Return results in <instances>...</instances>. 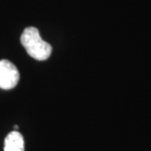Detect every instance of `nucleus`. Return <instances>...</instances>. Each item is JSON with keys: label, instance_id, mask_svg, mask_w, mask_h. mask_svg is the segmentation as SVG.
I'll return each instance as SVG.
<instances>
[{"label": "nucleus", "instance_id": "3", "mask_svg": "<svg viewBox=\"0 0 151 151\" xmlns=\"http://www.w3.org/2000/svg\"><path fill=\"white\" fill-rule=\"evenodd\" d=\"M4 151H25V141L18 131L7 134L4 141Z\"/></svg>", "mask_w": 151, "mask_h": 151}, {"label": "nucleus", "instance_id": "2", "mask_svg": "<svg viewBox=\"0 0 151 151\" xmlns=\"http://www.w3.org/2000/svg\"><path fill=\"white\" fill-rule=\"evenodd\" d=\"M20 74L13 63L8 60L0 61V88L12 89L18 84Z\"/></svg>", "mask_w": 151, "mask_h": 151}, {"label": "nucleus", "instance_id": "1", "mask_svg": "<svg viewBox=\"0 0 151 151\" xmlns=\"http://www.w3.org/2000/svg\"><path fill=\"white\" fill-rule=\"evenodd\" d=\"M21 43L32 58L38 61L47 60L52 52V47L40 37L39 32L35 27L24 29L21 35Z\"/></svg>", "mask_w": 151, "mask_h": 151}]
</instances>
